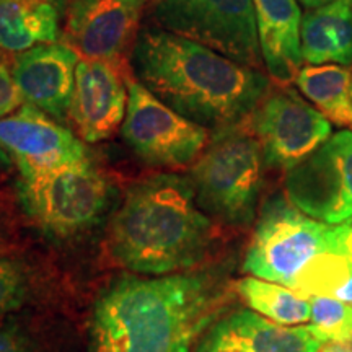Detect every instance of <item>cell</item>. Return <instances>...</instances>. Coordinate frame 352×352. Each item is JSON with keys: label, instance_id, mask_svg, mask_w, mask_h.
<instances>
[{"label": "cell", "instance_id": "30", "mask_svg": "<svg viewBox=\"0 0 352 352\" xmlns=\"http://www.w3.org/2000/svg\"><path fill=\"white\" fill-rule=\"evenodd\" d=\"M44 2L52 3V6H54V7L57 8V10L63 12V10H65V8H67V7L72 6V3L76 2V0H44Z\"/></svg>", "mask_w": 352, "mask_h": 352}, {"label": "cell", "instance_id": "23", "mask_svg": "<svg viewBox=\"0 0 352 352\" xmlns=\"http://www.w3.org/2000/svg\"><path fill=\"white\" fill-rule=\"evenodd\" d=\"M310 324L323 344L352 341V305L338 298L310 296Z\"/></svg>", "mask_w": 352, "mask_h": 352}, {"label": "cell", "instance_id": "19", "mask_svg": "<svg viewBox=\"0 0 352 352\" xmlns=\"http://www.w3.org/2000/svg\"><path fill=\"white\" fill-rule=\"evenodd\" d=\"M296 85L329 122L352 127V69L346 65H307Z\"/></svg>", "mask_w": 352, "mask_h": 352}, {"label": "cell", "instance_id": "29", "mask_svg": "<svg viewBox=\"0 0 352 352\" xmlns=\"http://www.w3.org/2000/svg\"><path fill=\"white\" fill-rule=\"evenodd\" d=\"M12 164H13V162H12L10 155H8V153H7L6 151H3L2 147H0V171L10 168Z\"/></svg>", "mask_w": 352, "mask_h": 352}, {"label": "cell", "instance_id": "10", "mask_svg": "<svg viewBox=\"0 0 352 352\" xmlns=\"http://www.w3.org/2000/svg\"><path fill=\"white\" fill-rule=\"evenodd\" d=\"M287 199L308 217L340 226L352 217V131H340L285 171Z\"/></svg>", "mask_w": 352, "mask_h": 352}, {"label": "cell", "instance_id": "25", "mask_svg": "<svg viewBox=\"0 0 352 352\" xmlns=\"http://www.w3.org/2000/svg\"><path fill=\"white\" fill-rule=\"evenodd\" d=\"M23 103L25 100L13 77L12 64L8 63L7 56L0 51V120L10 116L12 113L23 107Z\"/></svg>", "mask_w": 352, "mask_h": 352}, {"label": "cell", "instance_id": "26", "mask_svg": "<svg viewBox=\"0 0 352 352\" xmlns=\"http://www.w3.org/2000/svg\"><path fill=\"white\" fill-rule=\"evenodd\" d=\"M329 250L352 263V217L329 228Z\"/></svg>", "mask_w": 352, "mask_h": 352}, {"label": "cell", "instance_id": "8", "mask_svg": "<svg viewBox=\"0 0 352 352\" xmlns=\"http://www.w3.org/2000/svg\"><path fill=\"white\" fill-rule=\"evenodd\" d=\"M122 138L145 164L179 168L199 158L209 142V132L176 113L140 82L129 80Z\"/></svg>", "mask_w": 352, "mask_h": 352}, {"label": "cell", "instance_id": "17", "mask_svg": "<svg viewBox=\"0 0 352 352\" xmlns=\"http://www.w3.org/2000/svg\"><path fill=\"white\" fill-rule=\"evenodd\" d=\"M300 46L307 64L352 67V0H333L308 10L302 16Z\"/></svg>", "mask_w": 352, "mask_h": 352}, {"label": "cell", "instance_id": "1", "mask_svg": "<svg viewBox=\"0 0 352 352\" xmlns=\"http://www.w3.org/2000/svg\"><path fill=\"white\" fill-rule=\"evenodd\" d=\"M228 297L212 270L120 276L100 290L88 321L90 352H189Z\"/></svg>", "mask_w": 352, "mask_h": 352}, {"label": "cell", "instance_id": "22", "mask_svg": "<svg viewBox=\"0 0 352 352\" xmlns=\"http://www.w3.org/2000/svg\"><path fill=\"white\" fill-rule=\"evenodd\" d=\"M41 294V276L20 256H0V316L32 305Z\"/></svg>", "mask_w": 352, "mask_h": 352}, {"label": "cell", "instance_id": "20", "mask_svg": "<svg viewBox=\"0 0 352 352\" xmlns=\"http://www.w3.org/2000/svg\"><path fill=\"white\" fill-rule=\"evenodd\" d=\"M235 292L253 311L276 323L298 327L310 321L308 298L280 284L253 276L243 277L235 283Z\"/></svg>", "mask_w": 352, "mask_h": 352}, {"label": "cell", "instance_id": "5", "mask_svg": "<svg viewBox=\"0 0 352 352\" xmlns=\"http://www.w3.org/2000/svg\"><path fill=\"white\" fill-rule=\"evenodd\" d=\"M23 212L47 239L72 241L98 228L111 214L114 184L90 160L19 175Z\"/></svg>", "mask_w": 352, "mask_h": 352}, {"label": "cell", "instance_id": "24", "mask_svg": "<svg viewBox=\"0 0 352 352\" xmlns=\"http://www.w3.org/2000/svg\"><path fill=\"white\" fill-rule=\"evenodd\" d=\"M0 352H44L39 334L15 315L0 316Z\"/></svg>", "mask_w": 352, "mask_h": 352}, {"label": "cell", "instance_id": "18", "mask_svg": "<svg viewBox=\"0 0 352 352\" xmlns=\"http://www.w3.org/2000/svg\"><path fill=\"white\" fill-rule=\"evenodd\" d=\"M60 12L44 0H0V50L25 52L59 38Z\"/></svg>", "mask_w": 352, "mask_h": 352}, {"label": "cell", "instance_id": "14", "mask_svg": "<svg viewBox=\"0 0 352 352\" xmlns=\"http://www.w3.org/2000/svg\"><path fill=\"white\" fill-rule=\"evenodd\" d=\"M126 107L124 82L111 63L78 60L69 116L83 142L111 138L124 121Z\"/></svg>", "mask_w": 352, "mask_h": 352}, {"label": "cell", "instance_id": "15", "mask_svg": "<svg viewBox=\"0 0 352 352\" xmlns=\"http://www.w3.org/2000/svg\"><path fill=\"white\" fill-rule=\"evenodd\" d=\"M323 346L310 327H285L253 310H236L215 321L195 352H320Z\"/></svg>", "mask_w": 352, "mask_h": 352}, {"label": "cell", "instance_id": "4", "mask_svg": "<svg viewBox=\"0 0 352 352\" xmlns=\"http://www.w3.org/2000/svg\"><path fill=\"white\" fill-rule=\"evenodd\" d=\"M264 168L263 148L250 118L214 131L189 175L197 206L223 226L250 227L259 212Z\"/></svg>", "mask_w": 352, "mask_h": 352}, {"label": "cell", "instance_id": "12", "mask_svg": "<svg viewBox=\"0 0 352 352\" xmlns=\"http://www.w3.org/2000/svg\"><path fill=\"white\" fill-rule=\"evenodd\" d=\"M142 0H76L69 7L64 39L80 59H118L135 28Z\"/></svg>", "mask_w": 352, "mask_h": 352}, {"label": "cell", "instance_id": "31", "mask_svg": "<svg viewBox=\"0 0 352 352\" xmlns=\"http://www.w3.org/2000/svg\"><path fill=\"white\" fill-rule=\"evenodd\" d=\"M2 245H3V240H2V235H0V250H2Z\"/></svg>", "mask_w": 352, "mask_h": 352}, {"label": "cell", "instance_id": "28", "mask_svg": "<svg viewBox=\"0 0 352 352\" xmlns=\"http://www.w3.org/2000/svg\"><path fill=\"white\" fill-rule=\"evenodd\" d=\"M298 2H300L305 8H308V10H315V8L327 6V3L333 2V0H298Z\"/></svg>", "mask_w": 352, "mask_h": 352}, {"label": "cell", "instance_id": "3", "mask_svg": "<svg viewBox=\"0 0 352 352\" xmlns=\"http://www.w3.org/2000/svg\"><path fill=\"white\" fill-rule=\"evenodd\" d=\"M212 241L214 226L189 178L158 173L127 189L109 222L107 250L122 270L165 276L196 270Z\"/></svg>", "mask_w": 352, "mask_h": 352}, {"label": "cell", "instance_id": "7", "mask_svg": "<svg viewBox=\"0 0 352 352\" xmlns=\"http://www.w3.org/2000/svg\"><path fill=\"white\" fill-rule=\"evenodd\" d=\"M153 20L235 63L253 69L263 63L253 0H157Z\"/></svg>", "mask_w": 352, "mask_h": 352}, {"label": "cell", "instance_id": "9", "mask_svg": "<svg viewBox=\"0 0 352 352\" xmlns=\"http://www.w3.org/2000/svg\"><path fill=\"white\" fill-rule=\"evenodd\" d=\"M250 121L266 168L289 171L331 138L329 120L289 85L271 88Z\"/></svg>", "mask_w": 352, "mask_h": 352}, {"label": "cell", "instance_id": "27", "mask_svg": "<svg viewBox=\"0 0 352 352\" xmlns=\"http://www.w3.org/2000/svg\"><path fill=\"white\" fill-rule=\"evenodd\" d=\"M320 352H352V341L328 342L321 347Z\"/></svg>", "mask_w": 352, "mask_h": 352}, {"label": "cell", "instance_id": "16", "mask_svg": "<svg viewBox=\"0 0 352 352\" xmlns=\"http://www.w3.org/2000/svg\"><path fill=\"white\" fill-rule=\"evenodd\" d=\"M263 63L276 85L296 82L303 63L297 0H253Z\"/></svg>", "mask_w": 352, "mask_h": 352}, {"label": "cell", "instance_id": "13", "mask_svg": "<svg viewBox=\"0 0 352 352\" xmlns=\"http://www.w3.org/2000/svg\"><path fill=\"white\" fill-rule=\"evenodd\" d=\"M78 60L72 47L57 41L16 54L12 70L25 103L59 122L67 120Z\"/></svg>", "mask_w": 352, "mask_h": 352}, {"label": "cell", "instance_id": "21", "mask_svg": "<svg viewBox=\"0 0 352 352\" xmlns=\"http://www.w3.org/2000/svg\"><path fill=\"white\" fill-rule=\"evenodd\" d=\"M297 294L333 297L352 305V263L336 253H323L303 271L296 285Z\"/></svg>", "mask_w": 352, "mask_h": 352}, {"label": "cell", "instance_id": "6", "mask_svg": "<svg viewBox=\"0 0 352 352\" xmlns=\"http://www.w3.org/2000/svg\"><path fill=\"white\" fill-rule=\"evenodd\" d=\"M329 228L298 210L287 196H272L258 212L243 271L294 290L303 271L320 254L331 252Z\"/></svg>", "mask_w": 352, "mask_h": 352}, {"label": "cell", "instance_id": "11", "mask_svg": "<svg viewBox=\"0 0 352 352\" xmlns=\"http://www.w3.org/2000/svg\"><path fill=\"white\" fill-rule=\"evenodd\" d=\"M0 147L19 175H32L88 160L82 140L41 109L23 104L0 120Z\"/></svg>", "mask_w": 352, "mask_h": 352}, {"label": "cell", "instance_id": "2", "mask_svg": "<svg viewBox=\"0 0 352 352\" xmlns=\"http://www.w3.org/2000/svg\"><path fill=\"white\" fill-rule=\"evenodd\" d=\"M132 69L138 82L158 100L212 131L248 120L271 90L259 69L162 28L139 33Z\"/></svg>", "mask_w": 352, "mask_h": 352}]
</instances>
